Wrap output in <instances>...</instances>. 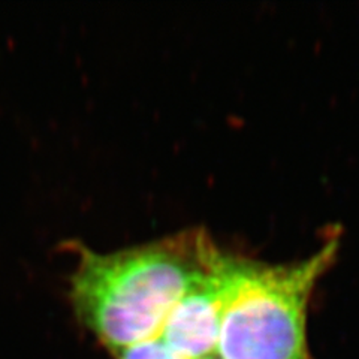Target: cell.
<instances>
[{
  "label": "cell",
  "instance_id": "obj_1",
  "mask_svg": "<svg viewBox=\"0 0 359 359\" xmlns=\"http://www.w3.org/2000/svg\"><path fill=\"white\" fill-rule=\"evenodd\" d=\"M217 249L202 229L109 253L81 247L71 282L74 309L114 353L159 337Z\"/></svg>",
  "mask_w": 359,
  "mask_h": 359
},
{
  "label": "cell",
  "instance_id": "obj_2",
  "mask_svg": "<svg viewBox=\"0 0 359 359\" xmlns=\"http://www.w3.org/2000/svg\"><path fill=\"white\" fill-rule=\"evenodd\" d=\"M340 237L289 264L228 259V290L216 356L220 359H313L307 340L309 304L328 271Z\"/></svg>",
  "mask_w": 359,
  "mask_h": 359
},
{
  "label": "cell",
  "instance_id": "obj_3",
  "mask_svg": "<svg viewBox=\"0 0 359 359\" xmlns=\"http://www.w3.org/2000/svg\"><path fill=\"white\" fill-rule=\"evenodd\" d=\"M229 253L220 249L163 323L161 337L183 359L216 356L228 290Z\"/></svg>",
  "mask_w": 359,
  "mask_h": 359
},
{
  "label": "cell",
  "instance_id": "obj_4",
  "mask_svg": "<svg viewBox=\"0 0 359 359\" xmlns=\"http://www.w3.org/2000/svg\"><path fill=\"white\" fill-rule=\"evenodd\" d=\"M114 355L117 359H183L165 343L161 335L130 344Z\"/></svg>",
  "mask_w": 359,
  "mask_h": 359
},
{
  "label": "cell",
  "instance_id": "obj_5",
  "mask_svg": "<svg viewBox=\"0 0 359 359\" xmlns=\"http://www.w3.org/2000/svg\"><path fill=\"white\" fill-rule=\"evenodd\" d=\"M202 359H220L219 356H208V358H202Z\"/></svg>",
  "mask_w": 359,
  "mask_h": 359
}]
</instances>
